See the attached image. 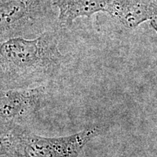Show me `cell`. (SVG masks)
<instances>
[{"label": "cell", "mask_w": 157, "mask_h": 157, "mask_svg": "<svg viewBox=\"0 0 157 157\" xmlns=\"http://www.w3.org/2000/svg\"><path fill=\"white\" fill-rule=\"evenodd\" d=\"M63 57L57 33L47 31L34 39L14 37L0 47L2 86L31 87L61 70Z\"/></svg>", "instance_id": "obj_1"}, {"label": "cell", "mask_w": 157, "mask_h": 157, "mask_svg": "<svg viewBox=\"0 0 157 157\" xmlns=\"http://www.w3.org/2000/svg\"><path fill=\"white\" fill-rule=\"evenodd\" d=\"M91 127L69 136L46 137L17 124H1V156L5 157H78L84 146L100 135Z\"/></svg>", "instance_id": "obj_2"}, {"label": "cell", "mask_w": 157, "mask_h": 157, "mask_svg": "<svg viewBox=\"0 0 157 157\" xmlns=\"http://www.w3.org/2000/svg\"><path fill=\"white\" fill-rule=\"evenodd\" d=\"M52 0H2L1 39L23 37L31 29L40 27L51 12Z\"/></svg>", "instance_id": "obj_3"}, {"label": "cell", "mask_w": 157, "mask_h": 157, "mask_svg": "<svg viewBox=\"0 0 157 157\" xmlns=\"http://www.w3.org/2000/svg\"><path fill=\"white\" fill-rule=\"evenodd\" d=\"M48 95V89L44 85L2 90L1 124L21 125L44 107Z\"/></svg>", "instance_id": "obj_4"}, {"label": "cell", "mask_w": 157, "mask_h": 157, "mask_svg": "<svg viewBox=\"0 0 157 157\" xmlns=\"http://www.w3.org/2000/svg\"><path fill=\"white\" fill-rule=\"evenodd\" d=\"M109 14L127 29H135L157 17L156 0H113Z\"/></svg>", "instance_id": "obj_5"}, {"label": "cell", "mask_w": 157, "mask_h": 157, "mask_svg": "<svg viewBox=\"0 0 157 157\" xmlns=\"http://www.w3.org/2000/svg\"><path fill=\"white\" fill-rule=\"evenodd\" d=\"M113 0H52L58 10V23L63 28L73 25L78 17H90L98 13H108Z\"/></svg>", "instance_id": "obj_6"}, {"label": "cell", "mask_w": 157, "mask_h": 157, "mask_svg": "<svg viewBox=\"0 0 157 157\" xmlns=\"http://www.w3.org/2000/svg\"><path fill=\"white\" fill-rule=\"evenodd\" d=\"M150 23H151V27L154 29V31H156L157 34V17L154 20H152L151 21H150Z\"/></svg>", "instance_id": "obj_7"}]
</instances>
